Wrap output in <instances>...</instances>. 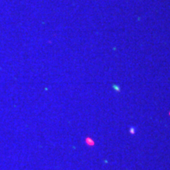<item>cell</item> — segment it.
I'll return each instance as SVG.
<instances>
[{"label":"cell","instance_id":"obj_1","mask_svg":"<svg viewBox=\"0 0 170 170\" xmlns=\"http://www.w3.org/2000/svg\"><path fill=\"white\" fill-rule=\"evenodd\" d=\"M87 142H88V143L90 144L91 146H93V144H94V143L92 142V140H91V139H88V140H87Z\"/></svg>","mask_w":170,"mask_h":170}]
</instances>
